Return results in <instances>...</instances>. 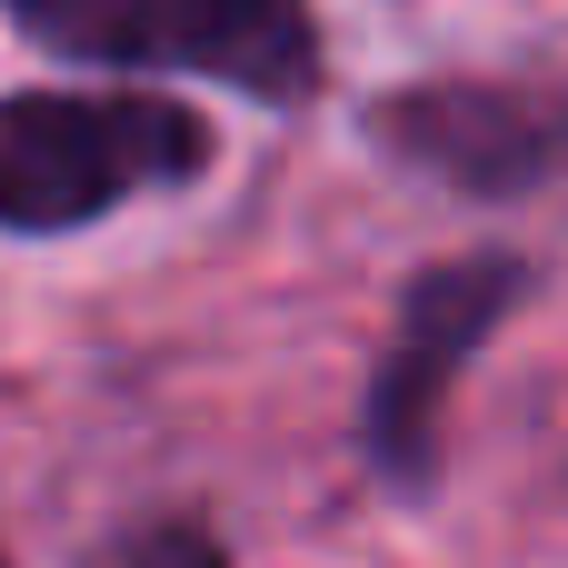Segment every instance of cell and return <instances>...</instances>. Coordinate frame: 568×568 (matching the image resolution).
<instances>
[{
    "label": "cell",
    "mask_w": 568,
    "mask_h": 568,
    "mask_svg": "<svg viewBox=\"0 0 568 568\" xmlns=\"http://www.w3.org/2000/svg\"><path fill=\"white\" fill-rule=\"evenodd\" d=\"M200 160V110L160 90H20L0 100V230H80L130 190L190 180Z\"/></svg>",
    "instance_id": "cell-1"
},
{
    "label": "cell",
    "mask_w": 568,
    "mask_h": 568,
    "mask_svg": "<svg viewBox=\"0 0 568 568\" xmlns=\"http://www.w3.org/2000/svg\"><path fill=\"white\" fill-rule=\"evenodd\" d=\"M10 20L60 60L110 70H210L250 100H310L320 30L310 0H10Z\"/></svg>",
    "instance_id": "cell-2"
},
{
    "label": "cell",
    "mask_w": 568,
    "mask_h": 568,
    "mask_svg": "<svg viewBox=\"0 0 568 568\" xmlns=\"http://www.w3.org/2000/svg\"><path fill=\"white\" fill-rule=\"evenodd\" d=\"M519 290H529L519 260H439L399 300V339L369 379V459L399 489H419L439 469V409H449L459 369L489 349V329L519 310Z\"/></svg>",
    "instance_id": "cell-3"
},
{
    "label": "cell",
    "mask_w": 568,
    "mask_h": 568,
    "mask_svg": "<svg viewBox=\"0 0 568 568\" xmlns=\"http://www.w3.org/2000/svg\"><path fill=\"white\" fill-rule=\"evenodd\" d=\"M379 140L399 160H419L429 180L449 190H479V200H509L529 180H549L568 160V130L559 110L499 90V80H429V90H399L379 110Z\"/></svg>",
    "instance_id": "cell-4"
},
{
    "label": "cell",
    "mask_w": 568,
    "mask_h": 568,
    "mask_svg": "<svg viewBox=\"0 0 568 568\" xmlns=\"http://www.w3.org/2000/svg\"><path fill=\"white\" fill-rule=\"evenodd\" d=\"M130 568H230L220 559V539H200V529H160V539H140Z\"/></svg>",
    "instance_id": "cell-5"
}]
</instances>
